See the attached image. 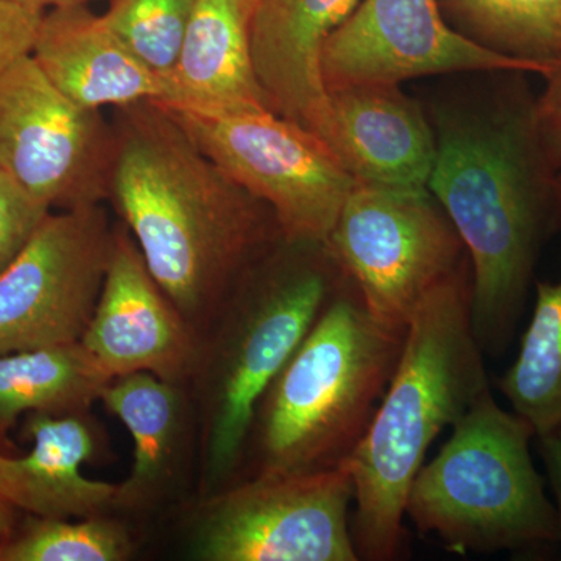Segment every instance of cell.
I'll return each mask as SVG.
<instances>
[{"instance_id": "1", "label": "cell", "mask_w": 561, "mask_h": 561, "mask_svg": "<svg viewBox=\"0 0 561 561\" xmlns=\"http://www.w3.org/2000/svg\"><path fill=\"white\" fill-rule=\"evenodd\" d=\"M526 72H490L478 90L432 105L427 190L470 262L472 332L483 353L507 348L535 265L561 217V181L542 146Z\"/></svg>"}, {"instance_id": "2", "label": "cell", "mask_w": 561, "mask_h": 561, "mask_svg": "<svg viewBox=\"0 0 561 561\" xmlns=\"http://www.w3.org/2000/svg\"><path fill=\"white\" fill-rule=\"evenodd\" d=\"M127 110L108 190L151 276L202 337L283 232L268 206L228 179L168 111Z\"/></svg>"}, {"instance_id": "3", "label": "cell", "mask_w": 561, "mask_h": 561, "mask_svg": "<svg viewBox=\"0 0 561 561\" xmlns=\"http://www.w3.org/2000/svg\"><path fill=\"white\" fill-rule=\"evenodd\" d=\"M486 389L483 351L471 324L470 265H465L412 317L397 370L343 463L353 482L351 534L359 560L400 559L409 491L432 443Z\"/></svg>"}, {"instance_id": "4", "label": "cell", "mask_w": 561, "mask_h": 561, "mask_svg": "<svg viewBox=\"0 0 561 561\" xmlns=\"http://www.w3.org/2000/svg\"><path fill=\"white\" fill-rule=\"evenodd\" d=\"M345 278L327 242L283 236L203 332L187 387L201 427V500L238 481L261 398Z\"/></svg>"}, {"instance_id": "5", "label": "cell", "mask_w": 561, "mask_h": 561, "mask_svg": "<svg viewBox=\"0 0 561 561\" xmlns=\"http://www.w3.org/2000/svg\"><path fill=\"white\" fill-rule=\"evenodd\" d=\"M404 341L405 331L376 320L345 278L261 398L239 479L343 467L370 426Z\"/></svg>"}, {"instance_id": "6", "label": "cell", "mask_w": 561, "mask_h": 561, "mask_svg": "<svg viewBox=\"0 0 561 561\" xmlns=\"http://www.w3.org/2000/svg\"><path fill=\"white\" fill-rule=\"evenodd\" d=\"M451 431L409 491L405 518L421 537H435L456 553L559 542L556 505L531 460L534 427L486 389Z\"/></svg>"}, {"instance_id": "7", "label": "cell", "mask_w": 561, "mask_h": 561, "mask_svg": "<svg viewBox=\"0 0 561 561\" xmlns=\"http://www.w3.org/2000/svg\"><path fill=\"white\" fill-rule=\"evenodd\" d=\"M327 243L371 316L400 331L468 265L460 236L427 187L357 183Z\"/></svg>"}, {"instance_id": "8", "label": "cell", "mask_w": 561, "mask_h": 561, "mask_svg": "<svg viewBox=\"0 0 561 561\" xmlns=\"http://www.w3.org/2000/svg\"><path fill=\"white\" fill-rule=\"evenodd\" d=\"M164 110L228 179L268 206L284 238L328 242L357 183L319 136L275 111Z\"/></svg>"}, {"instance_id": "9", "label": "cell", "mask_w": 561, "mask_h": 561, "mask_svg": "<svg viewBox=\"0 0 561 561\" xmlns=\"http://www.w3.org/2000/svg\"><path fill=\"white\" fill-rule=\"evenodd\" d=\"M345 467L257 474L202 497L190 551L203 561H359Z\"/></svg>"}, {"instance_id": "10", "label": "cell", "mask_w": 561, "mask_h": 561, "mask_svg": "<svg viewBox=\"0 0 561 561\" xmlns=\"http://www.w3.org/2000/svg\"><path fill=\"white\" fill-rule=\"evenodd\" d=\"M113 234L98 205L47 214L0 275V354L81 341L101 295Z\"/></svg>"}, {"instance_id": "11", "label": "cell", "mask_w": 561, "mask_h": 561, "mask_svg": "<svg viewBox=\"0 0 561 561\" xmlns=\"http://www.w3.org/2000/svg\"><path fill=\"white\" fill-rule=\"evenodd\" d=\"M110 153L99 111L70 101L32 55L0 77V171L47 209L98 205Z\"/></svg>"}, {"instance_id": "12", "label": "cell", "mask_w": 561, "mask_h": 561, "mask_svg": "<svg viewBox=\"0 0 561 561\" xmlns=\"http://www.w3.org/2000/svg\"><path fill=\"white\" fill-rule=\"evenodd\" d=\"M482 72L545 76L540 66L483 49L461 35L446 21L438 0H360L321 51L327 91Z\"/></svg>"}, {"instance_id": "13", "label": "cell", "mask_w": 561, "mask_h": 561, "mask_svg": "<svg viewBox=\"0 0 561 561\" xmlns=\"http://www.w3.org/2000/svg\"><path fill=\"white\" fill-rule=\"evenodd\" d=\"M80 343L111 379L147 371L190 387L201 334L151 276L138 243L114 231L98 306Z\"/></svg>"}, {"instance_id": "14", "label": "cell", "mask_w": 561, "mask_h": 561, "mask_svg": "<svg viewBox=\"0 0 561 561\" xmlns=\"http://www.w3.org/2000/svg\"><path fill=\"white\" fill-rule=\"evenodd\" d=\"M319 138L356 183L424 190L435 158L430 116L398 83L328 90Z\"/></svg>"}, {"instance_id": "15", "label": "cell", "mask_w": 561, "mask_h": 561, "mask_svg": "<svg viewBox=\"0 0 561 561\" xmlns=\"http://www.w3.org/2000/svg\"><path fill=\"white\" fill-rule=\"evenodd\" d=\"M360 0H260L251 51L273 111L320 136L328 110L321 51Z\"/></svg>"}, {"instance_id": "16", "label": "cell", "mask_w": 561, "mask_h": 561, "mask_svg": "<svg viewBox=\"0 0 561 561\" xmlns=\"http://www.w3.org/2000/svg\"><path fill=\"white\" fill-rule=\"evenodd\" d=\"M32 57L51 83L83 108L158 103L165 84L88 5L44 11Z\"/></svg>"}, {"instance_id": "17", "label": "cell", "mask_w": 561, "mask_h": 561, "mask_svg": "<svg viewBox=\"0 0 561 561\" xmlns=\"http://www.w3.org/2000/svg\"><path fill=\"white\" fill-rule=\"evenodd\" d=\"M260 0H197L179 58L154 105L202 113L273 111L251 51Z\"/></svg>"}, {"instance_id": "18", "label": "cell", "mask_w": 561, "mask_h": 561, "mask_svg": "<svg viewBox=\"0 0 561 561\" xmlns=\"http://www.w3.org/2000/svg\"><path fill=\"white\" fill-rule=\"evenodd\" d=\"M87 413H28L24 457L0 453V496L38 518L83 519L116 507L117 483L92 481L81 467L95 449Z\"/></svg>"}, {"instance_id": "19", "label": "cell", "mask_w": 561, "mask_h": 561, "mask_svg": "<svg viewBox=\"0 0 561 561\" xmlns=\"http://www.w3.org/2000/svg\"><path fill=\"white\" fill-rule=\"evenodd\" d=\"M101 401L125 424L135 446L130 476L117 483L116 507L149 508L171 485L186 448L195 412L191 391L138 371L111 379Z\"/></svg>"}, {"instance_id": "20", "label": "cell", "mask_w": 561, "mask_h": 561, "mask_svg": "<svg viewBox=\"0 0 561 561\" xmlns=\"http://www.w3.org/2000/svg\"><path fill=\"white\" fill-rule=\"evenodd\" d=\"M110 381L80 342L0 354V453L25 413H87Z\"/></svg>"}, {"instance_id": "21", "label": "cell", "mask_w": 561, "mask_h": 561, "mask_svg": "<svg viewBox=\"0 0 561 561\" xmlns=\"http://www.w3.org/2000/svg\"><path fill=\"white\" fill-rule=\"evenodd\" d=\"M497 386L537 437L560 430L561 279L537 283V301L518 356Z\"/></svg>"}, {"instance_id": "22", "label": "cell", "mask_w": 561, "mask_h": 561, "mask_svg": "<svg viewBox=\"0 0 561 561\" xmlns=\"http://www.w3.org/2000/svg\"><path fill=\"white\" fill-rule=\"evenodd\" d=\"M453 28L483 49L540 66L561 58V0H438Z\"/></svg>"}, {"instance_id": "23", "label": "cell", "mask_w": 561, "mask_h": 561, "mask_svg": "<svg viewBox=\"0 0 561 561\" xmlns=\"http://www.w3.org/2000/svg\"><path fill=\"white\" fill-rule=\"evenodd\" d=\"M131 552L124 524L105 515L79 522L31 515L7 542L0 561H122Z\"/></svg>"}, {"instance_id": "24", "label": "cell", "mask_w": 561, "mask_h": 561, "mask_svg": "<svg viewBox=\"0 0 561 561\" xmlns=\"http://www.w3.org/2000/svg\"><path fill=\"white\" fill-rule=\"evenodd\" d=\"M197 0H113L103 20L162 80L172 72Z\"/></svg>"}, {"instance_id": "25", "label": "cell", "mask_w": 561, "mask_h": 561, "mask_svg": "<svg viewBox=\"0 0 561 561\" xmlns=\"http://www.w3.org/2000/svg\"><path fill=\"white\" fill-rule=\"evenodd\" d=\"M49 213L0 171V275L16 260Z\"/></svg>"}, {"instance_id": "26", "label": "cell", "mask_w": 561, "mask_h": 561, "mask_svg": "<svg viewBox=\"0 0 561 561\" xmlns=\"http://www.w3.org/2000/svg\"><path fill=\"white\" fill-rule=\"evenodd\" d=\"M44 11L14 0H0V77L32 55Z\"/></svg>"}, {"instance_id": "27", "label": "cell", "mask_w": 561, "mask_h": 561, "mask_svg": "<svg viewBox=\"0 0 561 561\" xmlns=\"http://www.w3.org/2000/svg\"><path fill=\"white\" fill-rule=\"evenodd\" d=\"M542 77L546 87L535 101V119L542 146L561 181V58Z\"/></svg>"}, {"instance_id": "28", "label": "cell", "mask_w": 561, "mask_h": 561, "mask_svg": "<svg viewBox=\"0 0 561 561\" xmlns=\"http://www.w3.org/2000/svg\"><path fill=\"white\" fill-rule=\"evenodd\" d=\"M540 449L546 472L556 496L557 522H559V542L561 546V427L551 434L541 435Z\"/></svg>"}, {"instance_id": "29", "label": "cell", "mask_w": 561, "mask_h": 561, "mask_svg": "<svg viewBox=\"0 0 561 561\" xmlns=\"http://www.w3.org/2000/svg\"><path fill=\"white\" fill-rule=\"evenodd\" d=\"M18 508L7 501L5 497L0 496V552L5 548L7 542L11 540L14 535V523H16Z\"/></svg>"}, {"instance_id": "30", "label": "cell", "mask_w": 561, "mask_h": 561, "mask_svg": "<svg viewBox=\"0 0 561 561\" xmlns=\"http://www.w3.org/2000/svg\"><path fill=\"white\" fill-rule=\"evenodd\" d=\"M14 2L32 7V9L47 11V9H58V7L90 5L94 0H14Z\"/></svg>"}]
</instances>
